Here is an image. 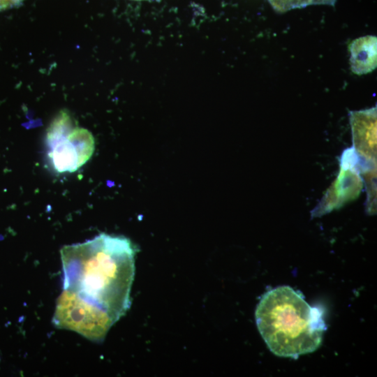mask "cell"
<instances>
[{
    "instance_id": "cell-1",
    "label": "cell",
    "mask_w": 377,
    "mask_h": 377,
    "mask_svg": "<svg viewBox=\"0 0 377 377\" xmlns=\"http://www.w3.org/2000/svg\"><path fill=\"white\" fill-rule=\"evenodd\" d=\"M136 251L129 239L105 233L63 246V289L106 311L116 323L131 306Z\"/></svg>"
},
{
    "instance_id": "cell-2",
    "label": "cell",
    "mask_w": 377,
    "mask_h": 377,
    "mask_svg": "<svg viewBox=\"0 0 377 377\" xmlns=\"http://www.w3.org/2000/svg\"><path fill=\"white\" fill-rule=\"evenodd\" d=\"M255 317L267 347L279 357L296 359L314 352L326 330L323 310L310 306L300 292L288 286L266 292Z\"/></svg>"
},
{
    "instance_id": "cell-3",
    "label": "cell",
    "mask_w": 377,
    "mask_h": 377,
    "mask_svg": "<svg viewBox=\"0 0 377 377\" xmlns=\"http://www.w3.org/2000/svg\"><path fill=\"white\" fill-rule=\"evenodd\" d=\"M45 144L50 163L59 173L75 172L91 158L95 149L91 133L78 126L65 110L48 126Z\"/></svg>"
},
{
    "instance_id": "cell-4",
    "label": "cell",
    "mask_w": 377,
    "mask_h": 377,
    "mask_svg": "<svg viewBox=\"0 0 377 377\" xmlns=\"http://www.w3.org/2000/svg\"><path fill=\"white\" fill-rule=\"evenodd\" d=\"M54 325L77 332L92 341H102L115 323L103 309L63 289L57 298L52 318Z\"/></svg>"
},
{
    "instance_id": "cell-5",
    "label": "cell",
    "mask_w": 377,
    "mask_h": 377,
    "mask_svg": "<svg viewBox=\"0 0 377 377\" xmlns=\"http://www.w3.org/2000/svg\"><path fill=\"white\" fill-rule=\"evenodd\" d=\"M360 166V158L354 148L346 149L341 156L338 176L312 210V217L322 216L360 195L364 185Z\"/></svg>"
},
{
    "instance_id": "cell-6",
    "label": "cell",
    "mask_w": 377,
    "mask_h": 377,
    "mask_svg": "<svg viewBox=\"0 0 377 377\" xmlns=\"http://www.w3.org/2000/svg\"><path fill=\"white\" fill-rule=\"evenodd\" d=\"M353 147L366 163L376 164V106L349 112Z\"/></svg>"
},
{
    "instance_id": "cell-7",
    "label": "cell",
    "mask_w": 377,
    "mask_h": 377,
    "mask_svg": "<svg viewBox=\"0 0 377 377\" xmlns=\"http://www.w3.org/2000/svg\"><path fill=\"white\" fill-rule=\"evenodd\" d=\"M350 67L358 75L372 72L377 66V38L364 36L355 38L348 45Z\"/></svg>"
},
{
    "instance_id": "cell-8",
    "label": "cell",
    "mask_w": 377,
    "mask_h": 377,
    "mask_svg": "<svg viewBox=\"0 0 377 377\" xmlns=\"http://www.w3.org/2000/svg\"><path fill=\"white\" fill-rule=\"evenodd\" d=\"M273 8L280 13L311 5L334 6L336 0H267Z\"/></svg>"
}]
</instances>
